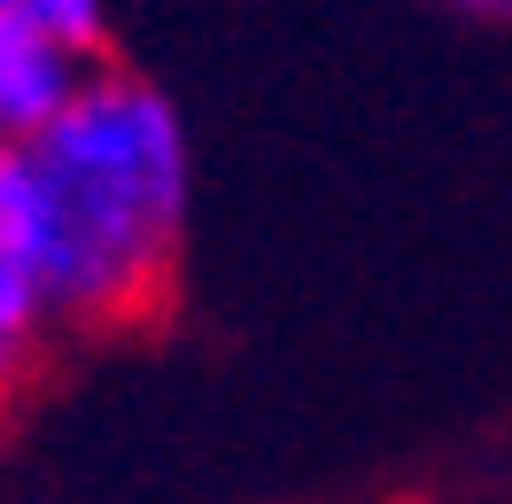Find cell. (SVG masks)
<instances>
[{
  "label": "cell",
  "mask_w": 512,
  "mask_h": 504,
  "mask_svg": "<svg viewBox=\"0 0 512 504\" xmlns=\"http://www.w3.org/2000/svg\"><path fill=\"white\" fill-rule=\"evenodd\" d=\"M194 148L179 109L132 78L86 70V86L8 148V225L39 280L47 326L117 334L163 311L187 249Z\"/></svg>",
  "instance_id": "6da1fadb"
},
{
  "label": "cell",
  "mask_w": 512,
  "mask_h": 504,
  "mask_svg": "<svg viewBox=\"0 0 512 504\" xmlns=\"http://www.w3.org/2000/svg\"><path fill=\"white\" fill-rule=\"evenodd\" d=\"M86 70H94V55H78L63 39L0 16V148L32 140V132L86 86Z\"/></svg>",
  "instance_id": "7a4b0ae2"
},
{
  "label": "cell",
  "mask_w": 512,
  "mask_h": 504,
  "mask_svg": "<svg viewBox=\"0 0 512 504\" xmlns=\"http://www.w3.org/2000/svg\"><path fill=\"white\" fill-rule=\"evenodd\" d=\"M0 16H16V24H32V32L63 39L78 55H94L101 39V0H0Z\"/></svg>",
  "instance_id": "277c9868"
},
{
  "label": "cell",
  "mask_w": 512,
  "mask_h": 504,
  "mask_svg": "<svg viewBox=\"0 0 512 504\" xmlns=\"http://www.w3.org/2000/svg\"><path fill=\"white\" fill-rule=\"evenodd\" d=\"M39 334H47V303H39V280L16 249V225H8V148H0V404H8Z\"/></svg>",
  "instance_id": "3957f363"
},
{
  "label": "cell",
  "mask_w": 512,
  "mask_h": 504,
  "mask_svg": "<svg viewBox=\"0 0 512 504\" xmlns=\"http://www.w3.org/2000/svg\"><path fill=\"white\" fill-rule=\"evenodd\" d=\"M443 8H458V16H512V0H443Z\"/></svg>",
  "instance_id": "5b68a950"
}]
</instances>
